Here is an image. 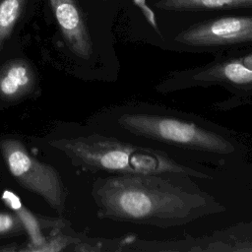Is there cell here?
<instances>
[{
  "label": "cell",
  "mask_w": 252,
  "mask_h": 252,
  "mask_svg": "<svg viewBox=\"0 0 252 252\" xmlns=\"http://www.w3.org/2000/svg\"><path fill=\"white\" fill-rule=\"evenodd\" d=\"M156 7L173 12L252 8V0H158Z\"/></svg>",
  "instance_id": "9c48e42d"
},
{
  "label": "cell",
  "mask_w": 252,
  "mask_h": 252,
  "mask_svg": "<svg viewBox=\"0 0 252 252\" xmlns=\"http://www.w3.org/2000/svg\"><path fill=\"white\" fill-rule=\"evenodd\" d=\"M3 199L5 200L7 205H9L13 210L17 212V215L21 219L24 227L28 230V232L31 235V239L32 241L33 246L28 247L26 248V250L33 251L36 247L42 245L45 242V238L42 236L40 232V225L38 224V220L29 211L22 207L20 200L13 193L6 191L3 194Z\"/></svg>",
  "instance_id": "30bf717a"
},
{
  "label": "cell",
  "mask_w": 252,
  "mask_h": 252,
  "mask_svg": "<svg viewBox=\"0 0 252 252\" xmlns=\"http://www.w3.org/2000/svg\"><path fill=\"white\" fill-rule=\"evenodd\" d=\"M252 44V16H228L198 23L177 32L172 45L183 50H220Z\"/></svg>",
  "instance_id": "8992f818"
},
{
  "label": "cell",
  "mask_w": 252,
  "mask_h": 252,
  "mask_svg": "<svg viewBox=\"0 0 252 252\" xmlns=\"http://www.w3.org/2000/svg\"><path fill=\"white\" fill-rule=\"evenodd\" d=\"M0 149L15 180L25 189L41 197L52 209L62 213L65 207V190L58 171L30 155L19 140L5 139L0 143Z\"/></svg>",
  "instance_id": "5b68a950"
},
{
  "label": "cell",
  "mask_w": 252,
  "mask_h": 252,
  "mask_svg": "<svg viewBox=\"0 0 252 252\" xmlns=\"http://www.w3.org/2000/svg\"><path fill=\"white\" fill-rule=\"evenodd\" d=\"M92 195L99 218L161 228L225 211L188 177L114 174L96 179Z\"/></svg>",
  "instance_id": "7a4b0ae2"
},
{
  "label": "cell",
  "mask_w": 252,
  "mask_h": 252,
  "mask_svg": "<svg viewBox=\"0 0 252 252\" xmlns=\"http://www.w3.org/2000/svg\"><path fill=\"white\" fill-rule=\"evenodd\" d=\"M27 0H0V50L11 35Z\"/></svg>",
  "instance_id": "8fae6325"
},
{
  "label": "cell",
  "mask_w": 252,
  "mask_h": 252,
  "mask_svg": "<svg viewBox=\"0 0 252 252\" xmlns=\"http://www.w3.org/2000/svg\"><path fill=\"white\" fill-rule=\"evenodd\" d=\"M75 163L113 174H158L196 179H211L212 172L195 162L177 159L166 153L141 147L115 137L93 133L76 138L48 141Z\"/></svg>",
  "instance_id": "3957f363"
},
{
  "label": "cell",
  "mask_w": 252,
  "mask_h": 252,
  "mask_svg": "<svg viewBox=\"0 0 252 252\" xmlns=\"http://www.w3.org/2000/svg\"><path fill=\"white\" fill-rule=\"evenodd\" d=\"M133 1H134L135 5L141 9V11H142L143 15L145 16L147 22L152 26V28H154V30L158 34H160L159 29H158V23H157V18H156L155 12L147 5V1L146 0H133Z\"/></svg>",
  "instance_id": "4fadbf2b"
},
{
  "label": "cell",
  "mask_w": 252,
  "mask_h": 252,
  "mask_svg": "<svg viewBox=\"0 0 252 252\" xmlns=\"http://www.w3.org/2000/svg\"><path fill=\"white\" fill-rule=\"evenodd\" d=\"M24 229V224L17 214L0 212V237L16 235Z\"/></svg>",
  "instance_id": "7c38bea8"
},
{
  "label": "cell",
  "mask_w": 252,
  "mask_h": 252,
  "mask_svg": "<svg viewBox=\"0 0 252 252\" xmlns=\"http://www.w3.org/2000/svg\"><path fill=\"white\" fill-rule=\"evenodd\" d=\"M58 27L72 52L83 60L94 54V43L76 0H48Z\"/></svg>",
  "instance_id": "52a82bcc"
},
{
  "label": "cell",
  "mask_w": 252,
  "mask_h": 252,
  "mask_svg": "<svg viewBox=\"0 0 252 252\" xmlns=\"http://www.w3.org/2000/svg\"><path fill=\"white\" fill-rule=\"evenodd\" d=\"M68 245V240L65 237H56L51 241H45L42 245L36 247L33 251H59Z\"/></svg>",
  "instance_id": "5bb4252c"
},
{
  "label": "cell",
  "mask_w": 252,
  "mask_h": 252,
  "mask_svg": "<svg viewBox=\"0 0 252 252\" xmlns=\"http://www.w3.org/2000/svg\"><path fill=\"white\" fill-rule=\"evenodd\" d=\"M35 75L31 64L23 59H14L0 68V97L17 100L32 92Z\"/></svg>",
  "instance_id": "ba28073f"
},
{
  "label": "cell",
  "mask_w": 252,
  "mask_h": 252,
  "mask_svg": "<svg viewBox=\"0 0 252 252\" xmlns=\"http://www.w3.org/2000/svg\"><path fill=\"white\" fill-rule=\"evenodd\" d=\"M212 86L221 87L233 95L220 104L222 109L231 108L252 97V48L220 53L214 61L204 66L171 72L156 86V90L165 94Z\"/></svg>",
  "instance_id": "277c9868"
},
{
  "label": "cell",
  "mask_w": 252,
  "mask_h": 252,
  "mask_svg": "<svg viewBox=\"0 0 252 252\" xmlns=\"http://www.w3.org/2000/svg\"><path fill=\"white\" fill-rule=\"evenodd\" d=\"M105 135L184 161L224 165L239 158L241 143L226 128L198 115L149 102H126L107 113Z\"/></svg>",
  "instance_id": "6da1fadb"
}]
</instances>
